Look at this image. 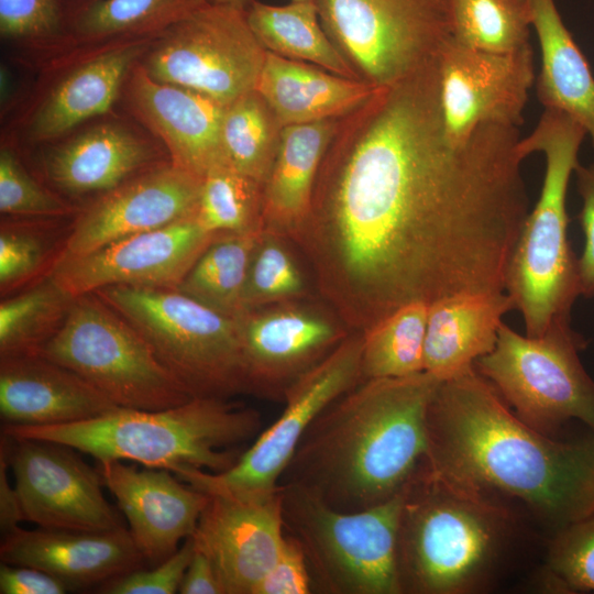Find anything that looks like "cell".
<instances>
[{
    "instance_id": "11",
    "label": "cell",
    "mask_w": 594,
    "mask_h": 594,
    "mask_svg": "<svg viewBox=\"0 0 594 594\" xmlns=\"http://www.w3.org/2000/svg\"><path fill=\"white\" fill-rule=\"evenodd\" d=\"M358 79L394 86L436 63L452 37L448 0H315Z\"/></svg>"
},
{
    "instance_id": "30",
    "label": "cell",
    "mask_w": 594,
    "mask_h": 594,
    "mask_svg": "<svg viewBox=\"0 0 594 594\" xmlns=\"http://www.w3.org/2000/svg\"><path fill=\"white\" fill-rule=\"evenodd\" d=\"M245 13L252 31L266 51L358 79L324 32L315 1L271 6L252 0Z\"/></svg>"
},
{
    "instance_id": "14",
    "label": "cell",
    "mask_w": 594,
    "mask_h": 594,
    "mask_svg": "<svg viewBox=\"0 0 594 594\" xmlns=\"http://www.w3.org/2000/svg\"><path fill=\"white\" fill-rule=\"evenodd\" d=\"M11 439V438H10ZM2 435L24 521L44 529L108 531L124 524L108 502L99 470L76 449L33 439Z\"/></svg>"
},
{
    "instance_id": "19",
    "label": "cell",
    "mask_w": 594,
    "mask_h": 594,
    "mask_svg": "<svg viewBox=\"0 0 594 594\" xmlns=\"http://www.w3.org/2000/svg\"><path fill=\"white\" fill-rule=\"evenodd\" d=\"M193 538L211 560L224 594H253L285 539L279 486L249 498L209 495Z\"/></svg>"
},
{
    "instance_id": "29",
    "label": "cell",
    "mask_w": 594,
    "mask_h": 594,
    "mask_svg": "<svg viewBox=\"0 0 594 594\" xmlns=\"http://www.w3.org/2000/svg\"><path fill=\"white\" fill-rule=\"evenodd\" d=\"M541 54L537 97L544 109H556L578 121L594 147V76L565 26L554 0H528Z\"/></svg>"
},
{
    "instance_id": "42",
    "label": "cell",
    "mask_w": 594,
    "mask_h": 594,
    "mask_svg": "<svg viewBox=\"0 0 594 594\" xmlns=\"http://www.w3.org/2000/svg\"><path fill=\"white\" fill-rule=\"evenodd\" d=\"M67 0H0V34L11 40H45L70 31Z\"/></svg>"
},
{
    "instance_id": "1",
    "label": "cell",
    "mask_w": 594,
    "mask_h": 594,
    "mask_svg": "<svg viewBox=\"0 0 594 594\" xmlns=\"http://www.w3.org/2000/svg\"><path fill=\"white\" fill-rule=\"evenodd\" d=\"M520 139L487 123L451 143L438 62L340 118L292 242L351 332L410 302L505 292L529 213Z\"/></svg>"
},
{
    "instance_id": "8",
    "label": "cell",
    "mask_w": 594,
    "mask_h": 594,
    "mask_svg": "<svg viewBox=\"0 0 594 594\" xmlns=\"http://www.w3.org/2000/svg\"><path fill=\"white\" fill-rule=\"evenodd\" d=\"M278 486L284 531L301 546L314 588L329 594H402L397 532L403 492L363 510L340 512L298 486Z\"/></svg>"
},
{
    "instance_id": "43",
    "label": "cell",
    "mask_w": 594,
    "mask_h": 594,
    "mask_svg": "<svg viewBox=\"0 0 594 594\" xmlns=\"http://www.w3.org/2000/svg\"><path fill=\"white\" fill-rule=\"evenodd\" d=\"M195 550L193 536L151 570L138 569L99 586L105 594H174L178 592Z\"/></svg>"
},
{
    "instance_id": "2",
    "label": "cell",
    "mask_w": 594,
    "mask_h": 594,
    "mask_svg": "<svg viewBox=\"0 0 594 594\" xmlns=\"http://www.w3.org/2000/svg\"><path fill=\"white\" fill-rule=\"evenodd\" d=\"M426 427L432 471L521 501L554 532L594 514V439L528 426L475 366L439 383Z\"/></svg>"
},
{
    "instance_id": "33",
    "label": "cell",
    "mask_w": 594,
    "mask_h": 594,
    "mask_svg": "<svg viewBox=\"0 0 594 594\" xmlns=\"http://www.w3.org/2000/svg\"><path fill=\"white\" fill-rule=\"evenodd\" d=\"M74 297L48 275L0 304V359L38 355L61 328Z\"/></svg>"
},
{
    "instance_id": "4",
    "label": "cell",
    "mask_w": 594,
    "mask_h": 594,
    "mask_svg": "<svg viewBox=\"0 0 594 594\" xmlns=\"http://www.w3.org/2000/svg\"><path fill=\"white\" fill-rule=\"evenodd\" d=\"M494 496L421 462L403 491L402 593L468 594L490 582L510 528L509 513Z\"/></svg>"
},
{
    "instance_id": "47",
    "label": "cell",
    "mask_w": 594,
    "mask_h": 594,
    "mask_svg": "<svg viewBox=\"0 0 594 594\" xmlns=\"http://www.w3.org/2000/svg\"><path fill=\"white\" fill-rule=\"evenodd\" d=\"M180 594H224L211 560L195 547L190 563L184 574Z\"/></svg>"
},
{
    "instance_id": "37",
    "label": "cell",
    "mask_w": 594,
    "mask_h": 594,
    "mask_svg": "<svg viewBox=\"0 0 594 594\" xmlns=\"http://www.w3.org/2000/svg\"><path fill=\"white\" fill-rule=\"evenodd\" d=\"M263 186L229 163L202 178L197 218L216 237L263 229Z\"/></svg>"
},
{
    "instance_id": "31",
    "label": "cell",
    "mask_w": 594,
    "mask_h": 594,
    "mask_svg": "<svg viewBox=\"0 0 594 594\" xmlns=\"http://www.w3.org/2000/svg\"><path fill=\"white\" fill-rule=\"evenodd\" d=\"M207 0H91L74 7L70 34L85 42L154 40Z\"/></svg>"
},
{
    "instance_id": "25",
    "label": "cell",
    "mask_w": 594,
    "mask_h": 594,
    "mask_svg": "<svg viewBox=\"0 0 594 594\" xmlns=\"http://www.w3.org/2000/svg\"><path fill=\"white\" fill-rule=\"evenodd\" d=\"M144 139L116 124L90 129L45 156L46 177L72 196L103 195L136 174L158 164Z\"/></svg>"
},
{
    "instance_id": "48",
    "label": "cell",
    "mask_w": 594,
    "mask_h": 594,
    "mask_svg": "<svg viewBox=\"0 0 594 594\" xmlns=\"http://www.w3.org/2000/svg\"><path fill=\"white\" fill-rule=\"evenodd\" d=\"M0 530L2 538L20 527L24 521L21 503L8 479L9 463L4 450H0Z\"/></svg>"
},
{
    "instance_id": "6",
    "label": "cell",
    "mask_w": 594,
    "mask_h": 594,
    "mask_svg": "<svg viewBox=\"0 0 594 594\" xmlns=\"http://www.w3.org/2000/svg\"><path fill=\"white\" fill-rule=\"evenodd\" d=\"M586 135L569 114L544 109L532 132L519 142L525 158L539 152L546 160L540 196L525 219L505 284L528 337H540L554 321L571 318L580 296L579 258L568 239L566 193Z\"/></svg>"
},
{
    "instance_id": "24",
    "label": "cell",
    "mask_w": 594,
    "mask_h": 594,
    "mask_svg": "<svg viewBox=\"0 0 594 594\" xmlns=\"http://www.w3.org/2000/svg\"><path fill=\"white\" fill-rule=\"evenodd\" d=\"M515 309L506 292L461 293L429 304L424 370L446 381L495 348L502 318Z\"/></svg>"
},
{
    "instance_id": "20",
    "label": "cell",
    "mask_w": 594,
    "mask_h": 594,
    "mask_svg": "<svg viewBox=\"0 0 594 594\" xmlns=\"http://www.w3.org/2000/svg\"><path fill=\"white\" fill-rule=\"evenodd\" d=\"M98 462L103 485L117 499L146 561L162 562L195 534L209 495L182 484L166 469L139 470L120 460Z\"/></svg>"
},
{
    "instance_id": "5",
    "label": "cell",
    "mask_w": 594,
    "mask_h": 594,
    "mask_svg": "<svg viewBox=\"0 0 594 594\" xmlns=\"http://www.w3.org/2000/svg\"><path fill=\"white\" fill-rule=\"evenodd\" d=\"M261 414L231 399L195 397L160 410L117 408L87 420L52 426L2 425L11 439L68 446L98 461L130 460L176 472L232 468L240 446L260 433Z\"/></svg>"
},
{
    "instance_id": "18",
    "label": "cell",
    "mask_w": 594,
    "mask_h": 594,
    "mask_svg": "<svg viewBox=\"0 0 594 594\" xmlns=\"http://www.w3.org/2000/svg\"><path fill=\"white\" fill-rule=\"evenodd\" d=\"M201 186L202 177L172 162L158 163L84 209L69 228L61 255L86 254L196 215Z\"/></svg>"
},
{
    "instance_id": "44",
    "label": "cell",
    "mask_w": 594,
    "mask_h": 594,
    "mask_svg": "<svg viewBox=\"0 0 594 594\" xmlns=\"http://www.w3.org/2000/svg\"><path fill=\"white\" fill-rule=\"evenodd\" d=\"M314 590L305 552L299 542L285 532L277 560L253 594H308Z\"/></svg>"
},
{
    "instance_id": "3",
    "label": "cell",
    "mask_w": 594,
    "mask_h": 594,
    "mask_svg": "<svg viewBox=\"0 0 594 594\" xmlns=\"http://www.w3.org/2000/svg\"><path fill=\"white\" fill-rule=\"evenodd\" d=\"M440 382L422 371L358 383L314 419L278 485L340 512L400 494L426 458L427 410Z\"/></svg>"
},
{
    "instance_id": "50",
    "label": "cell",
    "mask_w": 594,
    "mask_h": 594,
    "mask_svg": "<svg viewBox=\"0 0 594 594\" xmlns=\"http://www.w3.org/2000/svg\"><path fill=\"white\" fill-rule=\"evenodd\" d=\"M67 1H69L74 7H78V6H81L84 3L89 2L91 0H67Z\"/></svg>"
},
{
    "instance_id": "23",
    "label": "cell",
    "mask_w": 594,
    "mask_h": 594,
    "mask_svg": "<svg viewBox=\"0 0 594 594\" xmlns=\"http://www.w3.org/2000/svg\"><path fill=\"white\" fill-rule=\"evenodd\" d=\"M117 408L78 374L40 354L0 359L2 425L70 424Z\"/></svg>"
},
{
    "instance_id": "34",
    "label": "cell",
    "mask_w": 594,
    "mask_h": 594,
    "mask_svg": "<svg viewBox=\"0 0 594 594\" xmlns=\"http://www.w3.org/2000/svg\"><path fill=\"white\" fill-rule=\"evenodd\" d=\"M283 125L254 89L227 106L221 144L227 162L264 185L275 160Z\"/></svg>"
},
{
    "instance_id": "41",
    "label": "cell",
    "mask_w": 594,
    "mask_h": 594,
    "mask_svg": "<svg viewBox=\"0 0 594 594\" xmlns=\"http://www.w3.org/2000/svg\"><path fill=\"white\" fill-rule=\"evenodd\" d=\"M75 207L41 186L10 148L0 152V211L3 216L26 219H58L75 212Z\"/></svg>"
},
{
    "instance_id": "13",
    "label": "cell",
    "mask_w": 594,
    "mask_h": 594,
    "mask_svg": "<svg viewBox=\"0 0 594 594\" xmlns=\"http://www.w3.org/2000/svg\"><path fill=\"white\" fill-rule=\"evenodd\" d=\"M265 55L245 10L207 3L155 37L142 67L156 81L230 105L255 89Z\"/></svg>"
},
{
    "instance_id": "35",
    "label": "cell",
    "mask_w": 594,
    "mask_h": 594,
    "mask_svg": "<svg viewBox=\"0 0 594 594\" xmlns=\"http://www.w3.org/2000/svg\"><path fill=\"white\" fill-rule=\"evenodd\" d=\"M428 307L421 301L407 304L363 332L360 382L425 371Z\"/></svg>"
},
{
    "instance_id": "49",
    "label": "cell",
    "mask_w": 594,
    "mask_h": 594,
    "mask_svg": "<svg viewBox=\"0 0 594 594\" xmlns=\"http://www.w3.org/2000/svg\"><path fill=\"white\" fill-rule=\"evenodd\" d=\"M208 3L245 10L252 0H207Z\"/></svg>"
},
{
    "instance_id": "26",
    "label": "cell",
    "mask_w": 594,
    "mask_h": 594,
    "mask_svg": "<svg viewBox=\"0 0 594 594\" xmlns=\"http://www.w3.org/2000/svg\"><path fill=\"white\" fill-rule=\"evenodd\" d=\"M255 89L284 127L340 119L378 88L266 51Z\"/></svg>"
},
{
    "instance_id": "12",
    "label": "cell",
    "mask_w": 594,
    "mask_h": 594,
    "mask_svg": "<svg viewBox=\"0 0 594 594\" xmlns=\"http://www.w3.org/2000/svg\"><path fill=\"white\" fill-rule=\"evenodd\" d=\"M363 332H351L285 393L280 416L256 437L237 463L219 473L196 468L175 472L207 495L249 498L277 490L298 443L314 419L361 381Z\"/></svg>"
},
{
    "instance_id": "9",
    "label": "cell",
    "mask_w": 594,
    "mask_h": 594,
    "mask_svg": "<svg viewBox=\"0 0 594 594\" xmlns=\"http://www.w3.org/2000/svg\"><path fill=\"white\" fill-rule=\"evenodd\" d=\"M40 355L75 372L120 408L160 410L195 398L136 329L95 293L74 297Z\"/></svg>"
},
{
    "instance_id": "39",
    "label": "cell",
    "mask_w": 594,
    "mask_h": 594,
    "mask_svg": "<svg viewBox=\"0 0 594 594\" xmlns=\"http://www.w3.org/2000/svg\"><path fill=\"white\" fill-rule=\"evenodd\" d=\"M307 295L306 279L288 250L287 240L263 230L251 258L242 311L302 300Z\"/></svg>"
},
{
    "instance_id": "10",
    "label": "cell",
    "mask_w": 594,
    "mask_h": 594,
    "mask_svg": "<svg viewBox=\"0 0 594 594\" xmlns=\"http://www.w3.org/2000/svg\"><path fill=\"white\" fill-rule=\"evenodd\" d=\"M570 322L559 319L540 337L503 322L493 351L474 364L524 422L548 436L571 419L594 430V381L579 356L586 342Z\"/></svg>"
},
{
    "instance_id": "38",
    "label": "cell",
    "mask_w": 594,
    "mask_h": 594,
    "mask_svg": "<svg viewBox=\"0 0 594 594\" xmlns=\"http://www.w3.org/2000/svg\"><path fill=\"white\" fill-rule=\"evenodd\" d=\"M56 219L6 218L0 228V290L7 297L43 278L59 257L66 237Z\"/></svg>"
},
{
    "instance_id": "28",
    "label": "cell",
    "mask_w": 594,
    "mask_h": 594,
    "mask_svg": "<svg viewBox=\"0 0 594 594\" xmlns=\"http://www.w3.org/2000/svg\"><path fill=\"white\" fill-rule=\"evenodd\" d=\"M340 119L284 125L263 185V230L292 241L310 209L316 177Z\"/></svg>"
},
{
    "instance_id": "46",
    "label": "cell",
    "mask_w": 594,
    "mask_h": 594,
    "mask_svg": "<svg viewBox=\"0 0 594 594\" xmlns=\"http://www.w3.org/2000/svg\"><path fill=\"white\" fill-rule=\"evenodd\" d=\"M68 590L63 581L40 569L1 562V594H63Z\"/></svg>"
},
{
    "instance_id": "22",
    "label": "cell",
    "mask_w": 594,
    "mask_h": 594,
    "mask_svg": "<svg viewBox=\"0 0 594 594\" xmlns=\"http://www.w3.org/2000/svg\"><path fill=\"white\" fill-rule=\"evenodd\" d=\"M2 563L40 569L69 588L102 585L146 561L128 528L108 531L23 529L2 538Z\"/></svg>"
},
{
    "instance_id": "15",
    "label": "cell",
    "mask_w": 594,
    "mask_h": 594,
    "mask_svg": "<svg viewBox=\"0 0 594 594\" xmlns=\"http://www.w3.org/2000/svg\"><path fill=\"white\" fill-rule=\"evenodd\" d=\"M249 395L284 400L286 391L351 331L326 305L305 299L244 310L234 317Z\"/></svg>"
},
{
    "instance_id": "45",
    "label": "cell",
    "mask_w": 594,
    "mask_h": 594,
    "mask_svg": "<svg viewBox=\"0 0 594 594\" xmlns=\"http://www.w3.org/2000/svg\"><path fill=\"white\" fill-rule=\"evenodd\" d=\"M576 188L582 198L579 220L584 233L585 243L578 260L580 295L594 297V164L575 168Z\"/></svg>"
},
{
    "instance_id": "16",
    "label": "cell",
    "mask_w": 594,
    "mask_h": 594,
    "mask_svg": "<svg viewBox=\"0 0 594 594\" xmlns=\"http://www.w3.org/2000/svg\"><path fill=\"white\" fill-rule=\"evenodd\" d=\"M535 80L530 45L491 53L451 37L438 58L439 100L448 139L462 145L487 123L519 128Z\"/></svg>"
},
{
    "instance_id": "27",
    "label": "cell",
    "mask_w": 594,
    "mask_h": 594,
    "mask_svg": "<svg viewBox=\"0 0 594 594\" xmlns=\"http://www.w3.org/2000/svg\"><path fill=\"white\" fill-rule=\"evenodd\" d=\"M153 40L119 42L64 77L36 110L30 135L36 141L57 138L81 122L106 113L127 76Z\"/></svg>"
},
{
    "instance_id": "51",
    "label": "cell",
    "mask_w": 594,
    "mask_h": 594,
    "mask_svg": "<svg viewBox=\"0 0 594 594\" xmlns=\"http://www.w3.org/2000/svg\"><path fill=\"white\" fill-rule=\"evenodd\" d=\"M290 1L301 2V1H315V0H290Z\"/></svg>"
},
{
    "instance_id": "21",
    "label": "cell",
    "mask_w": 594,
    "mask_h": 594,
    "mask_svg": "<svg viewBox=\"0 0 594 594\" xmlns=\"http://www.w3.org/2000/svg\"><path fill=\"white\" fill-rule=\"evenodd\" d=\"M127 90L131 109L163 141L172 163L202 178L212 167L228 163L221 144L228 105L190 88L156 81L136 64Z\"/></svg>"
},
{
    "instance_id": "17",
    "label": "cell",
    "mask_w": 594,
    "mask_h": 594,
    "mask_svg": "<svg viewBox=\"0 0 594 594\" xmlns=\"http://www.w3.org/2000/svg\"><path fill=\"white\" fill-rule=\"evenodd\" d=\"M216 238L196 213L86 254L61 255L47 275L72 297L116 285L177 288Z\"/></svg>"
},
{
    "instance_id": "36",
    "label": "cell",
    "mask_w": 594,
    "mask_h": 594,
    "mask_svg": "<svg viewBox=\"0 0 594 594\" xmlns=\"http://www.w3.org/2000/svg\"><path fill=\"white\" fill-rule=\"evenodd\" d=\"M452 38L483 52L510 53L529 44L528 0H448Z\"/></svg>"
},
{
    "instance_id": "7",
    "label": "cell",
    "mask_w": 594,
    "mask_h": 594,
    "mask_svg": "<svg viewBox=\"0 0 594 594\" xmlns=\"http://www.w3.org/2000/svg\"><path fill=\"white\" fill-rule=\"evenodd\" d=\"M94 293L136 329L193 397L249 394L234 318L176 288L116 285Z\"/></svg>"
},
{
    "instance_id": "40",
    "label": "cell",
    "mask_w": 594,
    "mask_h": 594,
    "mask_svg": "<svg viewBox=\"0 0 594 594\" xmlns=\"http://www.w3.org/2000/svg\"><path fill=\"white\" fill-rule=\"evenodd\" d=\"M544 581L554 592H594V514L554 532Z\"/></svg>"
},
{
    "instance_id": "32",
    "label": "cell",
    "mask_w": 594,
    "mask_h": 594,
    "mask_svg": "<svg viewBox=\"0 0 594 594\" xmlns=\"http://www.w3.org/2000/svg\"><path fill=\"white\" fill-rule=\"evenodd\" d=\"M262 232L263 229L216 238L176 289L222 315L234 318L243 308L248 272Z\"/></svg>"
}]
</instances>
